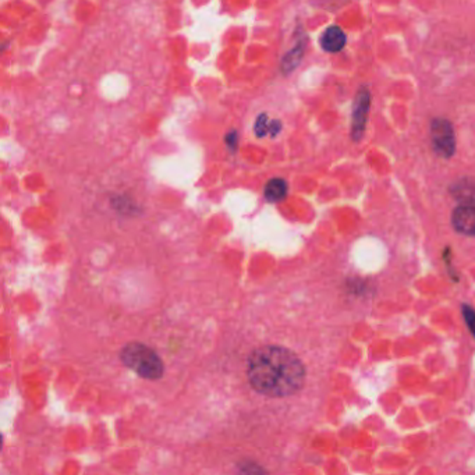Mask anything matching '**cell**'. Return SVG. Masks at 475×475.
<instances>
[{
	"label": "cell",
	"instance_id": "obj_5",
	"mask_svg": "<svg viewBox=\"0 0 475 475\" xmlns=\"http://www.w3.org/2000/svg\"><path fill=\"white\" fill-rule=\"evenodd\" d=\"M452 225L456 232L475 237V205H459L452 213Z\"/></svg>",
	"mask_w": 475,
	"mask_h": 475
},
{
	"label": "cell",
	"instance_id": "obj_8",
	"mask_svg": "<svg viewBox=\"0 0 475 475\" xmlns=\"http://www.w3.org/2000/svg\"><path fill=\"white\" fill-rule=\"evenodd\" d=\"M451 192L460 201V205H475L474 180H460L451 188Z\"/></svg>",
	"mask_w": 475,
	"mask_h": 475
},
{
	"label": "cell",
	"instance_id": "obj_6",
	"mask_svg": "<svg viewBox=\"0 0 475 475\" xmlns=\"http://www.w3.org/2000/svg\"><path fill=\"white\" fill-rule=\"evenodd\" d=\"M346 34L344 31L340 28V27H329L322 38H320V46L323 48V50L326 52H330V53H336V52H340L344 45H346Z\"/></svg>",
	"mask_w": 475,
	"mask_h": 475
},
{
	"label": "cell",
	"instance_id": "obj_9",
	"mask_svg": "<svg viewBox=\"0 0 475 475\" xmlns=\"http://www.w3.org/2000/svg\"><path fill=\"white\" fill-rule=\"evenodd\" d=\"M304 52H306V39H300L297 45L292 50H289L282 60V70L285 74H289L297 69V66L303 60Z\"/></svg>",
	"mask_w": 475,
	"mask_h": 475
},
{
	"label": "cell",
	"instance_id": "obj_10",
	"mask_svg": "<svg viewBox=\"0 0 475 475\" xmlns=\"http://www.w3.org/2000/svg\"><path fill=\"white\" fill-rule=\"evenodd\" d=\"M281 129H282V126H281L279 120H269V118L265 113H262L255 120L254 132L258 137H265L267 134H271V136L275 137V136L279 134Z\"/></svg>",
	"mask_w": 475,
	"mask_h": 475
},
{
	"label": "cell",
	"instance_id": "obj_11",
	"mask_svg": "<svg viewBox=\"0 0 475 475\" xmlns=\"http://www.w3.org/2000/svg\"><path fill=\"white\" fill-rule=\"evenodd\" d=\"M462 313H463V317L466 319V323L472 332V334L475 337V310L472 309L470 306L465 304L462 307Z\"/></svg>",
	"mask_w": 475,
	"mask_h": 475
},
{
	"label": "cell",
	"instance_id": "obj_4",
	"mask_svg": "<svg viewBox=\"0 0 475 475\" xmlns=\"http://www.w3.org/2000/svg\"><path fill=\"white\" fill-rule=\"evenodd\" d=\"M369 109H371V94L367 88H361L355 97L351 113V139L354 141H360L364 136Z\"/></svg>",
	"mask_w": 475,
	"mask_h": 475
},
{
	"label": "cell",
	"instance_id": "obj_7",
	"mask_svg": "<svg viewBox=\"0 0 475 475\" xmlns=\"http://www.w3.org/2000/svg\"><path fill=\"white\" fill-rule=\"evenodd\" d=\"M288 192H289L288 181L285 178H281V177L271 178L264 188L265 199L268 202H272V204L283 201L288 197Z\"/></svg>",
	"mask_w": 475,
	"mask_h": 475
},
{
	"label": "cell",
	"instance_id": "obj_12",
	"mask_svg": "<svg viewBox=\"0 0 475 475\" xmlns=\"http://www.w3.org/2000/svg\"><path fill=\"white\" fill-rule=\"evenodd\" d=\"M237 140H239V136H237L236 132H232L230 134H227V137H226V144L229 146V148H230L232 151H236V148H237Z\"/></svg>",
	"mask_w": 475,
	"mask_h": 475
},
{
	"label": "cell",
	"instance_id": "obj_1",
	"mask_svg": "<svg viewBox=\"0 0 475 475\" xmlns=\"http://www.w3.org/2000/svg\"><path fill=\"white\" fill-rule=\"evenodd\" d=\"M247 376L258 393L268 397H288L304 386L307 371L295 351L268 344L250 354Z\"/></svg>",
	"mask_w": 475,
	"mask_h": 475
},
{
	"label": "cell",
	"instance_id": "obj_2",
	"mask_svg": "<svg viewBox=\"0 0 475 475\" xmlns=\"http://www.w3.org/2000/svg\"><path fill=\"white\" fill-rule=\"evenodd\" d=\"M120 360L129 369L148 381L160 379L164 374V364L158 353L140 341L126 344L122 348Z\"/></svg>",
	"mask_w": 475,
	"mask_h": 475
},
{
	"label": "cell",
	"instance_id": "obj_3",
	"mask_svg": "<svg viewBox=\"0 0 475 475\" xmlns=\"http://www.w3.org/2000/svg\"><path fill=\"white\" fill-rule=\"evenodd\" d=\"M431 141L435 153L442 158H451L456 151V136L453 126L446 119H435L431 123Z\"/></svg>",
	"mask_w": 475,
	"mask_h": 475
}]
</instances>
